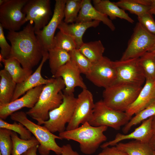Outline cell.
<instances>
[{"label": "cell", "instance_id": "1", "mask_svg": "<svg viewBox=\"0 0 155 155\" xmlns=\"http://www.w3.org/2000/svg\"><path fill=\"white\" fill-rule=\"evenodd\" d=\"M30 22L20 32L9 31L7 38L11 43L9 58L18 60L22 67L32 69L42 59L45 52Z\"/></svg>", "mask_w": 155, "mask_h": 155}, {"label": "cell", "instance_id": "2", "mask_svg": "<svg viewBox=\"0 0 155 155\" xmlns=\"http://www.w3.org/2000/svg\"><path fill=\"white\" fill-rule=\"evenodd\" d=\"M65 87L61 78H54V81L44 85L38 100L34 106L26 112L41 125L49 119L50 111L58 107L63 102L61 90Z\"/></svg>", "mask_w": 155, "mask_h": 155}, {"label": "cell", "instance_id": "3", "mask_svg": "<svg viewBox=\"0 0 155 155\" xmlns=\"http://www.w3.org/2000/svg\"><path fill=\"white\" fill-rule=\"evenodd\" d=\"M106 126L94 127L87 122L81 126L59 133L62 139L72 140L79 143L81 152L86 154L95 153L101 144L106 141L104 134L107 129Z\"/></svg>", "mask_w": 155, "mask_h": 155}, {"label": "cell", "instance_id": "4", "mask_svg": "<svg viewBox=\"0 0 155 155\" xmlns=\"http://www.w3.org/2000/svg\"><path fill=\"white\" fill-rule=\"evenodd\" d=\"M26 113L16 111L10 115L11 119L22 124L29 130L39 142L38 150L41 155H49L50 151L57 155H61V147L56 143L55 140L62 139L51 132L45 127L36 124L29 119Z\"/></svg>", "mask_w": 155, "mask_h": 155}, {"label": "cell", "instance_id": "5", "mask_svg": "<svg viewBox=\"0 0 155 155\" xmlns=\"http://www.w3.org/2000/svg\"><path fill=\"white\" fill-rule=\"evenodd\" d=\"M142 87L127 83L118 82L104 89V103L114 110L125 112L134 101Z\"/></svg>", "mask_w": 155, "mask_h": 155}, {"label": "cell", "instance_id": "6", "mask_svg": "<svg viewBox=\"0 0 155 155\" xmlns=\"http://www.w3.org/2000/svg\"><path fill=\"white\" fill-rule=\"evenodd\" d=\"M63 96L62 103L49 112V119L43 123L44 126L53 133H59L65 130V125L71 121L75 109L77 98L73 94L63 93Z\"/></svg>", "mask_w": 155, "mask_h": 155}, {"label": "cell", "instance_id": "7", "mask_svg": "<svg viewBox=\"0 0 155 155\" xmlns=\"http://www.w3.org/2000/svg\"><path fill=\"white\" fill-rule=\"evenodd\" d=\"M155 46V35L148 31L138 22L120 60L139 58Z\"/></svg>", "mask_w": 155, "mask_h": 155}, {"label": "cell", "instance_id": "8", "mask_svg": "<svg viewBox=\"0 0 155 155\" xmlns=\"http://www.w3.org/2000/svg\"><path fill=\"white\" fill-rule=\"evenodd\" d=\"M131 118L125 112L109 107L101 100L95 103L92 117L88 123L94 127L106 126L119 130Z\"/></svg>", "mask_w": 155, "mask_h": 155}, {"label": "cell", "instance_id": "9", "mask_svg": "<svg viewBox=\"0 0 155 155\" xmlns=\"http://www.w3.org/2000/svg\"><path fill=\"white\" fill-rule=\"evenodd\" d=\"M28 0H6L0 5V24L9 31L19 30L27 22L22 9Z\"/></svg>", "mask_w": 155, "mask_h": 155}, {"label": "cell", "instance_id": "10", "mask_svg": "<svg viewBox=\"0 0 155 155\" xmlns=\"http://www.w3.org/2000/svg\"><path fill=\"white\" fill-rule=\"evenodd\" d=\"M86 75L95 85L105 89L117 82V72L113 61L105 56L92 63L90 71Z\"/></svg>", "mask_w": 155, "mask_h": 155}, {"label": "cell", "instance_id": "11", "mask_svg": "<svg viewBox=\"0 0 155 155\" xmlns=\"http://www.w3.org/2000/svg\"><path fill=\"white\" fill-rule=\"evenodd\" d=\"M22 11L27 22L34 23L35 32L42 29L49 22L52 14L50 0H28Z\"/></svg>", "mask_w": 155, "mask_h": 155}, {"label": "cell", "instance_id": "12", "mask_svg": "<svg viewBox=\"0 0 155 155\" xmlns=\"http://www.w3.org/2000/svg\"><path fill=\"white\" fill-rule=\"evenodd\" d=\"M66 0H56L53 13L48 23L35 34L45 51L54 48L53 39L56 30L64 18V9Z\"/></svg>", "mask_w": 155, "mask_h": 155}, {"label": "cell", "instance_id": "13", "mask_svg": "<svg viewBox=\"0 0 155 155\" xmlns=\"http://www.w3.org/2000/svg\"><path fill=\"white\" fill-rule=\"evenodd\" d=\"M95 106L93 95L87 89H82L77 98L74 113L66 130L76 129L80 124L88 122L92 118Z\"/></svg>", "mask_w": 155, "mask_h": 155}, {"label": "cell", "instance_id": "14", "mask_svg": "<svg viewBox=\"0 0 155 155\" xmlns=\"http://www.w3.org/2000/svg\"><path fill=\"white\" fill-rule=\"evenodd\" d=\"M139 58L113 61L117 71V82H122L142 86L146 80L138 62Z\"/></svg>", "mask_w": 155, "mask_h": 155}, {"label": "cell", "instance_id": "15", "mask_svg": "<svg viewBox=\"0 0 155 155\" xmlns=\"http://www.w3.org/2000/svg\"><path fill=\"white\" fill-rule=\"evenodd\" d=\"M81 73L77 66L71 60L60 68L53 78L60 77L63 79L65 86L64 94H73L75 88L79 87L82 89H87L81 76Z\"/></svg>", "mask_w": 155, "mask_h": 155}, {"label": "cell", "instance_id": "16", "mask_svg": "<svg viewBox=\"0 0 155 155\" xmlns=\"http://www.w3.org/2000/svg\"><path fill=\"white\" fill-rule=\"evenodd\" d=\"M43 85L35 87L27 92L22 97L6 104L0 105V118L6 119L13 113L24 107H33L37 102Z\"/></svg>", "mask_w": 155, "mask_h": 155}, {"label": "cell", "instance_id": "17", "mask_svg": "<svg viewBox=\"0 0 155 155\" xmlns=\"http://www.w3.org/2000/svg\"><path fill=\"white\" fill-rule=\"evenodd\" d=\"M49 59L48 51H45L41 62L35 71L23 82L17 84L11 101L19 98L28 91L36 87L43 85L53 82L54 78L46 79L42 76L41 71L44 63Z\"/></svg>", "mask_w": 155, "mask_h": 155}, {"label": "cell", "instance_id": "18", "mask_svg": "<svg viewBox=\"0 0 155 155\" xmlns=\"http://www.w3.org/2000/svg\"><path fill=\"white\" fill-rule=\"evenodd\" d=\"M152 117L142 122V124L132 132L128 134L118 133L113 140L105 142L100 146L102 149L109 146H115L121 141L128 139H134L149 143L153 135L152 128Z\"/></svg>", "mask_w": 155, "mask_h": 155}, {"label": "cell", "instance_id": "19", "mask_svg": "<svg viewBox=\"0 0 155 155\" xmlns=\"http://www.w3.org/2000/svg\"><path fill=\"white\" fill-rule=\"evenodd\" d=\"M155 101V80H146L134 101L125 112L130 117L145 108Z\"/></svg>", "mask_w": 155, "mask_h": 155}, {"label": "cell", "instance_id": "20", "mask_svg": "<svg viewBox=\"0 0 155 155\" xmlns=\"http://www.w3.org/2000/svg\"><path fill=\"white\" fill-rule=\"evenodd\" d=\"M98 21L106 25L112 31L115 27L112 21L106 15L96 9L90 0H83L81 8L75 22H84Z\"/></svg>", "mask_w": 155, "mask_h": 155}, {"label": "cell", "instance_id": "21", "mask_svg": "<svg viewBox=\"0 0 155 155\" xmlns=\"http://www.w3.org/2000/svg\"><path fill=\"white\" fill-rule=\"evenodd\" d=\"M100 22L94 20L84 22H75L67 24L62 21L59 24L58 29L64 33L71 36L75 41L77 49H79L84 43L83 36L86 30L91 27L95 28L99 24Z\"/></svg>", "mask_w": 155, "mask_h": 155}, {"label": "cell", "instance_id": "22", "mask_svg": "<svg viewBox=\"0 0 155 155\" xmlns=\"http://www.w3.org/2000/svg\"><path fill=\"white\" fill-rule=\"evenodd\" d=\"M94 6L101 13L109 17L112 20L117 18L125 20L131 23L134 21L127 13L118 6L114 2L109 0H94Z\"/></svg>", "mask_w": 155, "mask_h": 155}, {"label": "cell", "instance_id": "23", "mask_svg": "<svg viewBox=\"0 0 155 155\" xmlns=\"http://www.w3.org/2000/svg\"><path fill=\"white\" fill-rule=\"evenodd\" d=\"M0 61L4 65V69L9 73L16 84L26 80L32 73V69L23 68L20 62L13 58L4 59L0 54Z\"/></svg>", "mask_w": 155, "mask_h": 155}, {"label": "cell", "instance_id": "24", "mask_svg": "<svg viewBox=\"0 0 155 155\" xmlns=\"http://www.w3.org/2000/svg\"><path fill=\"white\" fill-rule=\"evenodd\" d=\"M0 105L11 102L16 83L4 69L0 71Z\"/></svg>", "mask_w": 155, "mask_h": 155}, {"label": "cell", "instance_id": "25", "mask_svg": "<svg viewBox=\"0 0 155 155\" xmlns=\"http://www.w3.org/2000/svg\"><path fill=\"white\" fill-rule=\"evenodd\" d=\"M115 146L128 155H153L154 151L149 143L137 140L126 143L119 142Z\"/></svg>", "mask_w": 155, "mask_h": 155}, {"label": "cell", "instance_id": "26", "mask_svg": "<svg viewBox=\"0 0 155 155\" xmlns=\"http://www.w3.org/2000/svg\"><path fill=\"white\" fill-rule=\"evenodd\" d=\"M78 49L93 63L103 57L105 49L101 41L99 40L84 42Z\"/></svg>", "mask_w": 155, "mask_h": 155}, {"label": "cell", "instance_id": "27", "mask_svg": "<svg viewBox=\"0 0 155 155\" xmlns=\"http://www.w3.org/2000/svg\"><path fill=\"white\" fill-rule=\"evenodd\" d=\"M49 63L51 71L54 76L57 70L71 60L69 52L54 48L48 51Z\"/></svg>", "mask_w": 155, "mask_h": 155}, {"label": "cell", "instance_id": "28", "mask_svg": "<svg viewBox=\"0 0 155 155\" xmlns=\"http://www.w3.org/2000/svg\"><path fill=\"white\" fill-rule=\"evenodd\" d=\"M115 3L124 11L137 15V17L149 13V6L145 5V0H121Z\"/></svg>", "mask_w": 155, "mask_h": 155}, {"label": "cell", "instance_id": "29", "mask_svg": "<svg viewBox=\"0 0 155 155\" xmlns=\"http://www.w3.org/2000/svg\"><path fill=\"white\" fill-rule=\"evenodd\" d=\"M11 137L13 143L11 155H21L32 147L40 145L34 137L30 140H24L19 138L17 133L13 131Z\"/></svg>", "mask_w": 155, "mask_h": 155}, {"label": "cell", "instance_id": "30", "mask_svg": "<svg viewBox=\"0 0 155 155\" xmlns=\"http://www.w3.org/2000/svg\"><path fill=\"white\" fill-rule=\"evenodd\" d=\"M138 62L146 80H155V57L152 53H145L139 58Z\"/></svg>", "mask_w": 155, "mask_h": 155}, {"label": "cell", "instance_id": "31", "mask_svg": "<svg viewBox=\"0 0 155 155\" xmlns=\"http://www.w3.org/2000/svg\"><path fill=\"white\" fill-rule=\"evenodd\" d=\"M155 115V101L132 117L123 128V132L125 134L127 133L133 126Z\"/></svg>", "mask_w": 155, "mask_h": 155}, {"label": "cell", "instance_id": "32", "mask_svg": "<svg viewBox=\"0 0 155 155\" xmlns=\"http://www.w3.org/2000/svg\"><path fill=\"white\" fill-rule=\"evenodd\" d=\"M82 2L83 0H66L64 9L65 22L69 24L75 22Z\"/></svg>", "mask_w": 155, "mask_h": 155}, {"label": "cell", "instance_id": "33", "mask_svg": "<svg viewBox=\"0 0 155 155\" xmlns=\"http://www.w3.org/2000/svg\"><path fill=\"white\" fill-rule=\"evenodd\" d=\"M53 45L54 48L61 49L68 52L77 49L76 43L73 38L60 30L55 36Z\"/></svg>", "mask_w": 155, "mask_h": 155}, {"label": "cell", "instance_id": "34", "mask_svg": "<svg viewBox=\"0 0 155 155\" xmlns=\"http://www.w3.org/2000/svg\"><path fill=\"white\" fill-rule=\"evenodd\" d=\"M72 61L80 70L81 73L86 75L90 71L92 63L78 49L69 52Z\"/></svg>", "mask_w": 155, "mask_h": 155}, {"label": "cell", "instance_id": "35", "mask_svg": "<svg viewBox=\"0 0 155 155\" xmlns=\"http://www.w3.org/2000/svg\"><path fill=\"white\" fill-rule=\"evenodd\" d=\"M21 123L15 122L13 123H9L4 120L0 119V128L7 129L18 133L20 138L24 140H30L33 137L30 131Z\"/></svg>", "mask_w": 155, "mask_h": 155}, {"label": "cell", "instance_id": "36", "mask_svg": "<svg viewBox=\"0 0 155 155\" xmlns=\"http://www.w3.org/2000/svg\"><path fill=\"white\" fill-rule=\"evenodd\" d=\"M12 131L0 128V152L2 155H11L13 143L11 134Z\"/></svg>", "mask_w": 155, "mask_h": 155}, {"label": "cell", "instance_id": "37", "mask_svg": "<svg viewBox=\"0 0 155 155\" xmlns=\"http://www.w3.org/2000/svg\"><path fill=\"white\" fill-rule=\"evenodd\" d=\"M138 22L148 31L155 35V21L149 13L137 17Z\"/></svg>", "mask_w": 155, "mask_h": 155}, {"label": "cell", "instance_id": "38", "mask_svg": "<svg viewBox=\"0 0 155 155\" xmlns=\"http://www.w3.org/2000/svg\"><path fill=\"white\" fill-rule=\"evenodd\" d=\"M0 47L1 48L0 54L5 59L9 57L11 47L7 43L5 38L3 28L0 24Z\"/></svg>", "mask_w": 155, "mask_h": 155}, {"label": "cell", "instance_id": "39", "mask_svg": "<svg viewBox=\"0 0 155 155\" xmlns=\"http://www.w3.org/2000/svg\"><path fill=\"white\" fill-rule=\"evenodd\" d=\"M103 149L101 152L104 155H128L125 152L118 150L115 146L107 147Z\"/></svg>", "mask_w": 155, "mask_h": 155}, {"label": "cell", "instance_id": "40", "mask_svg": "<svg viewBox=\"0 0 155 155\" xmlns=\"http://www.w3.org/2000/svg\"><path fill=\"white\" fill-rule=\"evenodd\" d=\"M61 148V155H80L77 152L73 150L70 144L63 145Z\"/></svg>", "mask_w": 155, "mask_h": 155}, {"label": "cell", "instance_id": "41", "mask_svg": "<svg viewBox=\"0 0 155 155\" xmlns=\"http://www.w3.org/2000/svg\"><path fill=\"white\" fill-rule=\"evenodd\" d=\"M39 145L32 147L21 155H38L37 154Z\"/></svg>", "mask_w": 155, "mask_h": 155}, {"label": "cell", "instance_id": "42", "mask_svg": "<svg viewBox=\"0 0 155 155\" xmlns=\"http://www.w3.org/2000/svg\"><path fill=\"white\" fill-rule=\"evenodd\" d=\"M150 7L149 13L152 15H155V0H150Z\"/></svg>", "mask_w": 155, "mask_h": 155}, {"label": "cell", "instance_id": "43", "mask_svg": "<svg viewBox=\"0 0 155 155\" xmlns=\"http://www.w3.org/2000/svg\"><path fill=\"white\" fill-rule=\"evenodd\" d=\"M149 143L153 150H155V136L153 135Z\"/></svg>", "mask_w": 155, "mask_h": 155}, {"label": "cell", "instance_id": "44", "mask_svg": "<svg viewBox=\"0 0 155 155\" xmlns=\"http://www.w3.org/2000/svg\"><path fill=\"white\" fill-rule=\"evenodd\" d=\"M152 128L153 135L155 136V115L152 117Z\"/></svg>", "mask_w": 155, "mask_h": 155}, {"label": "cell", "instance_id": "45", "mask_svg": "<svg viewBox=\"0 0 155 155\" xmlns=\"http://www.w3.org/2000/svg\"><path fill=\"white\" fill-rule=\"evenodd\" d=\"M149 52H150L152 53V54L155 57V46L151 51Z\"/></svg>", "mask_w": 155, "mask_h": 155}, {"label": "cell", "instance_id": "46", "mask_svg": "<svg viewBox=\"0 0 155 155\" xmlns=\"http://www.w3.org/2000/svg\"><path fill=\"white\" fill-rule=\"evenodd\" d=\"M6 0H0V5H1L3 3H4Z\"/></svg>", "mask_w": 155, "mask_h": 155}, {"label": "cell", "instance_id": "47", "mask_svg": "<svg viewBox=\"0 0 155 155\" xmlns=\"http://www.w3.org/2000/svg\"><path fill=\"white\" fill-rule=\"evenodd\" d=\"M97 155H104L102 152H101V153H99V154H98Z\"/></svg>", "mask_w": 155, "mask_h": 155}, {"label": "cell", "instance_id": "48", "mask_svg": "<svg viewBox=\"0 0 155 155\" xmlns=\"http://www.w3.org/2000/svg\"><path fill=\"white\" fill-rule=\"evenodd\" d=\"M153 155H155V150L154 151Z\"/></svg>", "mask_w": 155, "mask_h": 155}, {"label": "cell", "instance_id": "49", "mask_svg": "<svg viewBox=\"0 0 155 155\" xmlns=\"http://www.w3.org/2000/svg\"><path fill=\"white\" fill-rule=\"evenodd\" d=\"M0 155H2L1 153L0 152Z\"/></svg>", "mask_w": 155, "mask_h": 155}]
</instances>
